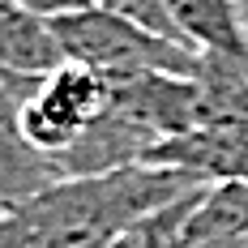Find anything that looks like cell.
<instances>
[{
	"instance_id": "2",
	"label": "cell",
	"mask_w": 248,
	"mask_h": 248,
	"mask_svg": "<svg viewBox=\"0 0 248 248\" xmlns=\"http://www.w3.org/2000/svg\"><path fill=\"white\" fill-rule=\"evenodd\" d=\"M51 30L60 39L64 60H81L99 73H150V69L193 73L201 60L197 47L167 39V34L133 22L128 13H116L99 0L51 17Z\"/></svg>"
},
{
	"instance_id": "12",
	"label": "cell",
	"mask_w": 248,
	"mask_h": 248,
	"mask_svg": "<svg viewBox=\"0 0 248 248\" xmlns=\"http://www.w3.org/2000/svg\"><path fill=\"white\" fill-rule=\"evenodd\" d=\"M0 210H4V205H0Z\"/></svg>"
},
{
	"instance_id": "5",
	"label": "cell",
	"mask_w": 248,
	"mask_h": 248,
	"mask_svg": "<svg viewBox=\"0 0 248 248\" xmlns=\"http://www.w3.org/2000/svg\"><path fill=\"white\" fill-rule=\"evenodd\" d=\"M167 17L188 47L248 56L244 0H167Z\"/></svg>"
},
{
	"instance_id": "10",
	"label": "cell",
	"mask_w": 248,
	"mask_h": 248,
	"mask_svg": "<svg viewBox=\"0 0 248 248\" xmlns=\"http://www.w3.org/2000/svg\"><path fill=\"white\" fill-rule=\"evenodd\" d=\"M17 4L34 9L39 17H60V13H73V9H81V4H94V0H17Z\"/></svg>"
},
{
	"instance_id": "7",
	"label": "cell",
	"mask_w": 248,
	"mask_h": 248,
	"mask_svg": "<svg viewBox=\"0 0 248 248\" xmlns=\"http://www.w3.org/2000/svg\"><path fill=\"white\" fill-rule=\"evenodd\" d=\"M193 240H248V180H214L193 197L184 244Z\"/></svg>"
},
{
	"instance_id": "6",
	"label": "cell",
	"mask_w": 248,
	"mask_h": 248,
	"mask_svg": "<svg viewBox=\"0 0 248 248\" xmlns=\"http://www.w3.org/2000/svg\"><path fill=\"white\" fill-rule=\"evenodd\" d=\"M64 60L51 17H39L17 0H0V64L17 73H47Z\"/></svg>"
},
{
	"instance_id": "8",
	"label": "cell",
	"mask_w": 248,
	"mask_h": 248,
	"mask_svg": "<svg viewBox=\"0 0 248 248\" xmlns=\"http://www.w3.org/2000/svg\"><path fill=\"white\" fill-rule=\"evenodd\" d=\"M201 188H205V184H201ZM201 188H193V193H184V197H175V201H167V205L141 214L137 223L128 227V231H120L107 248H184V223H188L193 197H197Z\"/></svg>"
},
{
	"instance_id": "4",
	"label": "cell",
	"mask_w": 248,
	"mask_h": 248,
	"mask_svg": "<svg viewBox=\"0 0 248 248\" xmlns=\"http://www.w3.org/2000/svg\"><path fill=\"white\" fill-rule=\"evenodd\" d=\"M146 163L184 167L201 180H248V128L244 124H218V128H188L163 137L146 154Z\"/></svg>"
},
{
	"instance_id": "11",
	"label": "cell",
	"mask_w": 248,
	"mask_h": 248,
	"mask_svg": "<svg viewBox=\"0 0 248 248\" xmlns=\"http://www.w3.org/2000/svg\"><path fill=\"white\" fill-rule=\"evenodd\" d=\"M184 248H248V240H193Z\"/></svg>"
},
{
	"instance_id": "9",
	"label": "cell",
	"mask_w": 248,
	"mask_h": 248,
	"mask_svg": "<svg viewBox=\"0 0 248 248\" xmlns=\"http://www.w3.org/2000/svg\"><path fill=\"white\" fill-rule=\"evenodd\" d=\"M99 4L116 9V13H128L133 22L150 26V30L167 34V39H180V34H175V26H171V17H167V0H99ZM180 43H184V39H180Z\"/></svg>"
},
{
	"instance_id": "3",
	"label": "cell",
	"mask_w": 248,
	"mask_h": 248,
	"mask_svg": "<svg viewBox=\"0 0 248 248\" xmlns=\"http://www.w3.org/2000/svg\"><path fill=\"white\" fill-rule=\"evenodd\" d=\"M103 103H107V73L81 60H60L34 81L30 99L22 103V133L34 150H43L56 163L94 124Z\"/></svg>"
},
{
	"instance_id": "1",
	"label": "cell",
	"mask_w": 248,
	"mask_h": 248,
	"mask_svg": "<svg viewBox=\"0 0 248 248\" xmlns=\"http://www.w3.org/2000/svg\"><path fill=\"white\" fill-rule=\"evenodd\" d=\"M201 175L163 163H128L94 175H60L0 210V248H107L141 214L193 193Z\"/></svg>"
}]
</instances>
